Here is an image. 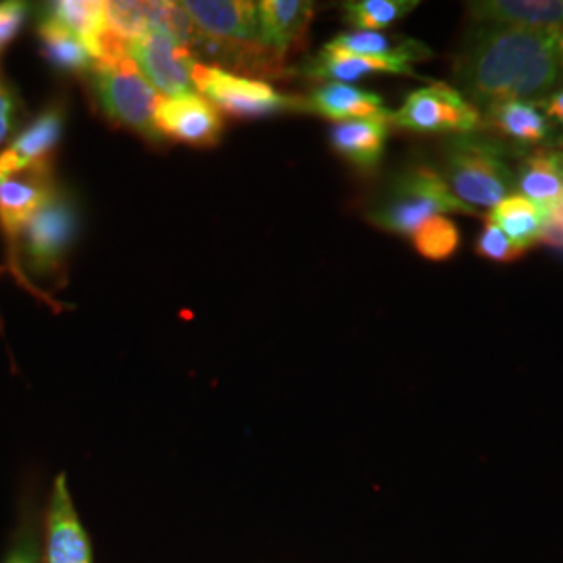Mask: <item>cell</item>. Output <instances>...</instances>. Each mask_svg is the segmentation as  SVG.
Masks as SVG:
<instances>
[{
    "instance_id": "1",
    "label": "cell",
    "mask_w": 563,
    "mask_h": 563,
    "mask_svg": "<svg viewBox=\"0 0 563 563\" xmlns=\"http://www.w3.org/2000/svg\"><path fill=\"white\" fill-rule=\"evenodd\" d=\"M453 78L478 109L543 101L562 86L560 32L472 23L455 55Z\"/></svg>"
},
{
    "instance_id": "2",
    "label": "cell",
    "mask_w": 563,
    "mask_h": 563,
    "mask_svg": "<svg viewBox=\"0 0 563 563\" xmlns=\"http://www.w3.org/2000/svg\"><path fill=\"white\" fill-rule=\"evenodd\" d=\"M516 157L504 142L488 132L446 136L441 146L439 174L449 190L476 209H495L516 195Z\"/></svg>"
},
{
    "instance_id": "3",
    "label": "cell",
    "mask_w": 563,
    "mask_h": 563,
    "mask_svg": "<svg viewBox=\"0 0 563 563\" xmlns=\"http://www.w3.org/2000/svg\"><path fill=\"white\" fill-rule=\"evenodd\" d=\"M446 213L478 216L449 190L434 165L411 163L386 181L367 209V220L386 232L411 236L430 218Z\"/></svg>"
},
{
    "instance_id": "4",
    "label": "cell",
    "mask_w": 563,
    "mask_h": 563,
    "mask_svg": "<svg viewBox=\"0 0 563 563\" xmlns=\"http://www.w3.org/2000/svg\"><path fill=\"white\" fill-rule=\"evenodd\" d=\"M90 80L95 99L109 120L139 132L148 141H165L157 128V111L163 99L128 53L101 57L90 71Z\"/></svg>"
},
{
    "instance_id": "5",
    "label": "cell",
    "mask_w": 563,
    "mask_h": 563,
    "mask_svg": "<svg viewBox=\"0 0 563 563\" xmlns=\"http://www.w3.org/2000/svg\"><path fill=\"white\" fill-rule=\"evenodd\" d=\"M390 125L418 134H472L483 132V113L462 92L444 81H434L407 95L397 111L388 115Z\"/></svg>"
},
{
    "instance_id": "6",
    "label": "cell",
    "mask_w": 563,
    "mask_h": 563,
    "mask_svg": "<svg viewBox=\"0 0 563 563\" xmlns=\"http://www.w3.org/2000/svg\"><path fill=\"white\" fill-rule=\"evenodd\" d=\"M192 81L216 109H222L234 118H265L307 111V102L301 97L282 95L265 81L236 76L228 69L202 65L199 60L192 67Z\"/></svg>"
},
{
    "instance_id": "7",
    "label": "cell",
    "mask_w": 563,
    "mask_h": 563,
    "mask_svg": "<svg viewBox=\"0 0 563 563\" xmlns=\"http://www.w3.org/2000/svg\"><path fill=\"white\" fill-rule=\"evenodd\" d=\"M80 225L74 199L59 190L42 205L20 234L23 263L34 276L57 274Z\"/></svg>"
},
{
    "instance_id": "8",
    "label": "cell",
    "mask_w": 563,
    "mask_h": 563,
    "mask_svg": "<svg viewBox=\"0 0 563 563\" xmlns=\"http://www.w3.org/2000/svg\"><path fill=\"white\" fill-rule=\"evenodd\" d=\"M128 57L141 69L146 81L167 99L195 95L192 67L195 55L162 30H151L141 38L125 44Z\"/></svg>"
},
{
    "instance_id": "9",
    "label": "cell",
    "mask_w": 563,
    "mask_h": 563,
    "mask_svg": "<svg viewBox=\"0 0 563 563\" xmlns=\"http://www.w3.org/2000/svg\"><path fill=\"white\" fill-rule=\"evenodd\" d=\"M42 526L44 563H95L92 543L71 501L65 474H59L53 483Z\"/></svg>"
},
{
    "instance_id": "10",
    "label": "cell",
    "mask_w": 563,
    "mask_h": 563,
    "mask_svg": "<svg viewBox=\"0 0 563 563\" xmlns=\"http://www.w3.org/2000/svg\"><path fill=\"white\" fill-rule=\"evenodd\" d=\"M483 121L484 132L504 142L518 157L534 148L563 142L558 139V128L544 115L539 102H499L484 109Z\"/></svg>"
},
{
    "instance_id": "11",
    "label": "cell",
    "mask_w": 563,
    "mask_h": 563,
    "mask_svg": "<svg viewBox=\"0 0 563 563\" xmlns=\"http://www.w3.org/2000/svg\"><path fill=\"white\" fill-rule=\"evenodd\" d=\"M55 190L57 184L48 162L0 180V228L11 246Z\"/></svg>"
},
{
    "instance_id": "12",
    "label": "cell",
    "mask_w": 563,
    "mask_h": 563,
    "mask_svg": "<svg viewBox=\"0 0 563 563\" xmlns=\"http://www.w3.org/2000/svg\"><path fill=\"white\" fill-rule=\"evenodd\" d=\"M157 128L163 139L172 136L192 146H211L222 136L223 121L220 111L195 92L163 99L157 111Z\"/></svg>"
},
{
    "instance_id": "13",
    "label": "cell",
    "mask_w": 563,
    "mask_h": 563,
    "mask_svg": "<svg viewBox=\"0 0 563 563\" xmlns=\"http://www.w3.org/2000/svg\"><path fill=\"white\" fill-rule=\"evenodd\" d=\"M472 23L562 32L563 0H481L465 4Z\"/></svg>"
},
{
    "instance_id": "14",
    "label": "cell",
    "mask_w": 563,
    "mask_h": 563,
    "mask_svg": "<svg viewBox=\"0 0 563 563\" xmlns=\"http://www.w3.org/2000/svg\"><path fill=\"white\" fill-rule=\"evenodd\" d=\"M257 11L260 42L267 53L282 60L307 38L316 7L305 0H265L257 4Z\"/></svg>"
},
{
    "instance_id": "15",
    "label": "cell",
    "mask_w": 563,
    "mask_h": 563,
    "mask_svg": "<svg viewBox=\"0 0 563 563\" xmlns=\"http://www.w3.org/2000/svg\"><path fill=\"white\" fill-rule=\"evenodd\" d=\"M63 128L65 109L60 104L48 107L0 153V180L48 162L46 157L60 141Z\"/></svg>"
},
{
    "instance_id": "16",
    "label": "cell",
    "mask_w": 563,
    "mask_h": 563,
    "mask_svg": "<svg viewBox=\"0 0 563 563\" xmlns=\"http://www.w3.org/2000/svg\"><path fill=\"white\" fill-rule=\"evenodd\" d=\"M388 115L390 111L376 118L336 123L330 134L334 151L363 174L376 172L383 162L384 146L390 132Z\"/></svg>"
},
{
    "instance_id": "17",
    "label": "cell",
    "mask_w": 563,
    "mask_h": 563,
    "mask_svg": "<svg viewBox=\"0 0 563 563\" xmlns=\"http://www.w3.org/2000/svg\"><path fill=\"white\" fill-rule=\"evenodd\" d=\"M301 74L311 80L341 81V84L360 80L369 74H397L407 78H418L409 60L365 57V55L334 51L330 46H323L320 55L305 60Z\"/></svg>"
},
{
    "instance_id": "18",
    "label": "cell",
    "mask_w": 563,
    "mask_h": 563,
    "mask_svg": "<svg viewBox=\"0 0 563 563\" xmlns=\"http://www.w3.org/2000/svg\"><path fill=\"white\" fill-rule=\"evenodd\" d=\"M516 190L549 209L563 197V142L534 148L516 165Z\"/></svg>"
},
{
    "instance_id": "19",
    "label": "cell",
    "mask_w": 563,
    "mask_h": 563,
    "mask_svg": "<svg viewBox=\"0 0 563 563\" xmlns=\"http://www.w3.org/2000/svg\"><path fill=\"white\" fill-rule=\"evenodd\" d=\"M305 102L309 113H316L325 120L339 121V123L388 113V109L384 107L383 97L362 88H353L349 84H341V81H328L309 99H305Z\"/></svg>"
},
{
    "instance_id": "20",
    "label": "cell",
    "mask_w": 563,
    "mask_h": 563,
    "mask_svg": "<svg viewBox=\"0 0 563 563\" xmlns=\"http://www.w3.org/2000/svg\"><path fill=\"white\" fill-rule=\"evenodd\" d=\"M486 220L495 223L509 241L526 251L543 239L547 209L522 195H514L490 209Z\"/></svg>"
},
{
    "instance_id": "21",
    "label": "cell",
    "mask_w": 563,
    "mask_h": 563,
    "mask_svg": "<svg viewBox=\"0 0 563 563\" xmlns=\"http://www.w3.org/2000/svg\"><path fill=\"white\" fill-rule=\"evenodd\" d=\"M325 46H330L334 51H342V53L365 55V57L409 60L411 65L432 57V51L420 41L395 42L380 32H344V34H339L334 41L328 42Z\"/></svg>"
},
{
    "instance_id": "22",
    "label": "cell",
    "mask_w": 563,
    "mask_h": 563,
    "mask_svg": "<svg viewBox=\"0 0 563 563\" xmlns=\"http://www.w3.org/2000/svg\"><path fill=\"white\" fill-rule=\"evenodd\" d=\"M42 51L44 57L51 60L57 69L63 71H71V74H90L97 55L92 51V46L86 41H81L80 36L67 32L65 27H60L59 23L51 20H42L41 27Z\"/></svg>"
},
{
    "instance_id": "23",
    "label": "cell",
    "mask_w": 563,
    "mask_h": 563,
    "mask_svg": "<svg viewBox=\"0 0 563 563\" xmlns=\"http://www.w3.org/2000/svg\"><path fill=\"white\" fill-rule=\"evenodd\" d=\"M44 20L59 23L60 27H65L67 32L88 42L95 51V44L104 32V2H97V0L51 2L44 9Z\"/></svg>"
},
{
    "instance_id": "24",
    "label": "cell",
    "mask_w": 563,
    "mask_h": 563,
    "mask_svg": "<svg viewBox=\"0 0 563 563\" xmlns=\"http://www.w3.org/2000/svg\"><path fill=\"white\" fill-rule=\"evenodd\" d=\"M416 0H351L342 4L344 21L357 32H376L416 11Z\"/></svg>"
},
{
    "instance_id": "25",
    "label": "cell",
    "mask_w": 563,
    "mask_h": 563,
    "mask_svg": "<svg viewBox=\"0 0 563 563\" xmlns=\"http://www.w3.org/2000/svg\"><path fill=\"white\" fill-rule=\"evenodd\" d=\"M411 241L423 260L444 262L457 253L462 236L455 222L446 216H434L411 234Z\"/></svg>"
},
{
    "instance_id": "26",
    "label": "cell",
    "mask_w": 563,
    "mask_h": 563,
    "mask_svg": "<svg viewBox=\"0 0 563 563\" xmlns=\"http://www.w3.org/2000/svg\"><path fill=\"white\" fill-rule=\"evenodd\" d=\"M104 30L125 44L141 38L155 30L151 2H104Z\"/></svg>"
},
{
    "instance_id": "27",
    "label": "cell",
    "mask_w": 563,
    "mask_h": 563,
    "mask_svg": "<svg viewBox=\"0 0 563 563\" xmlns=\"http://www.w3.org/2000/svg\"><path fill=\"white\" fill-rule=\"evenodd\" d=\"M2 563H44L42 560V528L38 511L25 507L20 522L11 537V544L2 558Z\"/></svg>"
},
{
    "instance_id": "28",
    "label": "cell",
    "mask_w": 563,
    "mask_h": 563,
    "mask_svg": "<svg viewBox=\"0 0 563 563\" xmlns=\"http://www.w3.org/2000/svg\"><path fill=\"white\" fill-rule=\"evenodd\" d=\"M476 253L490 262L511 263L520 260L526 251L509 241L495 223L486 220L483 234L476 241Z\"/></svg>"
},
{
    "instance_id": "29",
    "label": "cell",
    "mask_w": 563,
    "mask_h": 563,
    "mask_svg": "<svg viewBox=\"0 0 563 563\" xmlns=\"http://www.w3.org/2000/svg\"><path fill=\"white\" fill-rule=\"evenodd\" d=\"M25 15H27L25 2H15V0L0 2V48L18 36Z\"/></svg>"
},
{
    "instance_id": "30",
    "label": "cell",
    "mask_w": 563,
    "mask_h": 563,
    "mask_svg": "<svg viewBox=\"0 0 563 563\" xmlns=\"http://www.w3.org/2000/svg\"><path fill=\"white\" fill-rule=\"evenodd\" d=\"M20 115V101L15 92L0 78V146L11 136Z\"/></svg>"
},
{
    "instance_id": "31",
    "label": "cell",
    "mask_w": 563,
    "mask_h": 563,
    "mask_svg": "<svg viewBox=\"0 0 563 563\" xmlns=\"http://www.w3.org/2000/svg\"><path fill=\"white\" fill-rule=\"evenodd\" d=\"M541 242L563 251V197L547 209V225Z\"/></svg>"
},
{
    "instance_id": "32",
    "label": "cell",
    "mask_w": 563,
    "mask_h": 563,
    "mask_svg": "<svg viewBox=\"0 0 563 563\" xmlns=\"http://www.w3.org/2000/svg\"><path fill=\"white\" fill-rule=\"evenodd\" d=\"M539 104H541L544 115L553 121L555 128H560L563 132V86L553 90L543 101H539Z\"/></svg>"
},
{
    "instance_id": "33",
    "label": "cell",
    "mask_w": 563,
    "mask_h": 563,
    "mask_svg": "<svg viewBox=\"0 0 563 563\" xmlns=\"http://www.w3.org/2000/svg\"><path fill=\"white\" fill-rule=\"evenodd\" d=\"M560 59H562V69H563V30L560 32Z\"/></svg>"
}]
</instances>
